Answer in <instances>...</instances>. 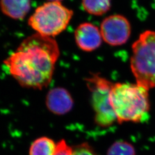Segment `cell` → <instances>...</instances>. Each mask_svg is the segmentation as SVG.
Wrapping results in <instances>:
<instances>
[{
  "mask_svg": "<svg viewBox=\"0 0 155 155\" xmlns=\"http://www.w3.org/2000/svg\"><path fill=\"white\" fill-rule=\"evenodd\" d=\"M45 104L51 113L56 115H63L72 109L74 101L66 89L56 87L48 91L46 97Z\"/></svg>",
  "mask_w": 155,
  "mask_h": 155,
  "instance_id": "ba28073f",
  "label": "cell"
},
{
  "mask_svg": "<svg viewBox=\"0 0 155 155\" xmlns=\"http://www.w3.org/2000/svg\"><path fill=\"white\" fill-rule=\"evenodd\" d=\"M110 102L119 124L144 122L148 118V90L137 83H113Z\"/></svg>",
  "mask_w": 155,
  "mask_h": 155,
  "instance_id": "7a4b0ae2",
  "label": "cell"
},
{
  "mask_svg": "<svg viewBox=\"0 0 155 155\" xmlns=\"http://www.w3.org/2000/svg\"><path fill=\"white\" fill-rule=\"evenodd\" d=\"M83 9L95 16L104 15L111 8V0H82Z\"/></svg>",
  "mask_w": 155,
  "mask_h": 155,
  "instance_id": "8fae6325",
  "label": "cell"
},
{
  "mask_svg": "<svg viewBox=\"0 0 155 155\" xmlns=\"http://www.w3.org/2000/svg\"><path fill=\"white\" fill-rule=\"evenodd\" d=\"M102 39L107 44L118 46L125 44L131 34V25L126 17L115 14L105 18L100 27Z\"/></svg>",
  "mask_w": 155,
  "mask_h": 155,
  "instance_id": "8992f818",
  "label": "cell"
},
{
  "mask_svg": "<svg viewBox=\"0 0 155 155\" xmlns=\"http://www.w3.org/2000/svg\"><path fill=\"white\" fill-rule=\"evenodd\" d=\"M107 155H136V150L132 144L120 140L111 145Z\"/></svg>",
  "mask_w": 155,
  "mask_h": 155,
  "instance_id": "7c38bea8",
  "label": "cell"
},
{
  "mask_svg": "<svg viewBox=\"0 0 155 155\" xmlns=\"http://www.w3.org/2000/svg\"><path fill=\"white\" fill-rule=\"evenodd\" d=\"M2 12L15 20H21L31 9V0H0Z\"/></svg>",
  "mask_w": 155,
  "mask_h": 155,
  "instance_id": "9c48e42d",
  "label": "cell"
},
{
  "mask_svg": "<svg viewBox=\"0 0 155 155\" xmlns=\"http://www.w3.org/2000/svg\"><path fill=\"white\" fill-rule=\"evenodd\" d=\"M91 92V101L97 125L102 127H110L117 121L110 102V92L113 83L98 74L86 79Z\"/></svg>",
  "mask_w": 155,
  "mask_h": 155,
  "instance_id": "5b68a950",
  "label": "cell"
},
{
  "mask_svg": "<svg viewBox=\"0 0 155 155\" xmlns=\"http://www.w3.org/2000/svg\"><path fill=\"white\" fill-rule=\"evenodd\" d=\"M49 1H60L61 2V0H48Z\"/></svg>",
  "mask_w": 155,
  "mask_h": 155,
  "instance_id": "9a60e30c",
  "label": "cell"
},
{
  "mask_svg": "<svg viewBox=\"0 0 155 155\" xmlns=\"http://www.w3.org/2000/svg\"><path fill=\"white\" fill-rule=\"evenodd\" d=\"M75 40L78 48L84 52H92L102 44L100 28L90 22H83L75 29Z\"/></svg>",
  "mask_w": 155,
  "mask_h": 155,
  "instance_id": "52a82bcc",
  "label": "cell"
},
{
  "mask_svg": "<svg viewBox=\"0 0 155 155\" xmlns=\"http://www.w3.org/2000/svg\"><path fill=\"white\" fill-rule=\"evenodd\" d=\"M59 55L55 39L36 33L24 39L4 64L20 86L41 90L51 83Z\"/></svg>",
  "mask_w": 155,
  "mask_h": 155,
  "instance_id": "6da1fadb",
  "label": "cell"
},
{
  "mask_svg": "<svg viewBox=\"0 0 155 155\" xmlns=\"http://www.w3.org/2000/svg\"><path fill=\"white\" fill-rule=\"evenodd\" d=\"M72 155H99L88 143H83L72 148Z\"/></svg>",
  "mask_w": 155,
  "mask_h": 155,
  "instance_id": "4fadbf2b",
  "label": "cell"
},
{
  "mask_svg": "<svg viewBox=\"0 0 155 155\" xmlns=\"http://www.w3.org/2000/svg\"><path fill=\"white\" fill-rule=\"evenodd\" d=\"M74 12L60 1H48L40 6L28 20L29 25L37 33L54 38L63 32Z\"/></svg>",
  "mask_w": 155,
  "mask_h": 155,
  "instance_id": "277c9868",
  "label": "cell"
},
{
  "mask_svg": "<svg viewBox=\"0 0 155 155\" xmlns=\"http://www.w3.org/2000/svg\"><path fill=\"white\" fill-rule=\"evenodd\" d=\"M56 144L48 137H40L36 139L31 145L29 155H54Z\"/></svg>",
  "mask_w": 155,
  "mask_h": 155,
  "instance_id": "30bf717a",
  "label": "cell"
},
{
  "mask_svg": "<svg viewBox=\"0 0 155 155\" xmlns=\"http://www.w3.org/2000/svg\"><path fill=\"white\" fill-rule=\"evenodd\" d=\"M130 68L136 83L149 90L155 87V31L147 30L133 43Z\"/></svg>",
  "mask_w": 155,
  "mask_h": 155,
  "instance_id": "3957f363",
  "label": "cell"
},
{
  "mask_svg": "<svg viewBox=\"0 0 155 155\" xmlns=\"http://www.w3.org/2000/svg\"><path fill=\"white\" fill-rule=\"evenodd\" d=\"M72 147L68 145L64 140H61L56 143V149L54 155H72Z\"/></svg>",
  "mask_w": 155,
  "mask_h": 155,
  "instance_id": "5bb4252c",
  "label": "cell"
}]
</instances>
